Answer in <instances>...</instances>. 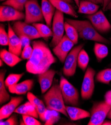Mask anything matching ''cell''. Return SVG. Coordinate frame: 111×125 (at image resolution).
<instances>
[{
  "label": "cell",
  "instance_id": "obj_36",
  "mask_svg": "<svg viewBox=\"0 0 111 125\" xmlns=\"http://www.w3.org/2000/svg\"><path fill=\"white\" fill-rule=\"evenodd\" d=\"M27 98L28 99L29 101L32 105H33L35 107L36 109L37 107L40 104L42 101L40 99H39L36 96H35L33 94L30 92L27 93Z\"/></svg>",
  "mask_w": 111,
  "mask_h": 125
},
{
  "label": "cell",
  "instance_id": "obj_14",
  "mask_svg": "<svg viewBox=\"0 0 111 125\" xmlns=\"http://www.w3.org/2000/svg\"><path fill=\"white\" fill-rule=\"evenodd\" d=\"M9 51L16 54L21 55L22 46L19 36L15 33L10 23L8 24Z\"/></svg>",
  "mask_w": 111,
  "mask_h": 125
},
{
  "label": "cell",
  "instance_id": "obj_15",
  "mask_svg": "<svg viewBox=\"0 0 111 125\" xmlns=\"http://www.w3.org/2000/svg\"><path fill=\"white\" fill-rule=\"evenodd\" d=\"M23 100V98L21 96L11 97L10 102L0 109V120H3L9 118Z\"/></svg>",
  "mask_w": 111,
  "mask_h": 125
},
{
  "label": "cell",
  "instance_id": "obj_13",
  "mask_svg": "<svg viewBox=\"0 0 111 125\" xmlns=\"http://www.w3.org/2000/svg\"><path fill=\"white\" fill-rule=\"evenodd\" d=\"M25 19V14L13 7L2 5L0 7V21L1 22L21 21Z\"/></svg>",
  "mask_w": 111,
  "mask_h": 125
},
{
  "label": "cell",
  "instance_id": "obj_19",
  "mask_svg": "<svg viewBox=\"0 0 111 125\" xmlns=\"http://www.w3.org/2000/svg\"><path fill=\"white\" fill-rule=\"evenodd\" d=\"M54 6L55 9L64 14L78 18V15L74 8L67 2L64 0H48Z\"/></svg>",
  "mask_w": 111,
  "mask_h": 125
},
{
  "label": "cell",
  "instance_id": "obj_49",
  "mask_svg": "<svg viewBox=\"0 0 111 125\" xmlns=\"http://www.w3.org/2000/svg\"><path fill=\"white\" fill-rule=\"evenodd\" d=\"M65 1H66V2H67L68 3H71L73 2L72 0H65Z\"/></svg>",
  "mask_w": 111,
  "mask_h": 125
},
{
  "label": "cell",
  "instance_id": "obj_37",
  "mask_svg": "<svg viewBox=\"0 0 111 125\" xmlns=\"http://www.w3.org/2000/svg\"><path fill=\"white\" fill-rule=\"evenodd\" d=\"M86 6H87L89 12V15H92L96 12L98 11L99 8V6L97 4H96L93 2L87 1H85L83 0Z\"/></svg>",
  "mask_w": 111,
  "mask_h": 125
},
{
  "label": "cell",
  "instance_id": "obj_12",
  "mask_svg": "<svg viewBox=\"0 0 111 125\" xmlns=\"http://www.w3.org/2000/svg\"><path fill=\"white\" fill-rule=\"evenodd\" d=\"M12 28L17 35L20 34H24L28 36L31 40L40 39L41 37L38 30L33 25L31 26L26 22L17 21L14 23Z\"/></svg>",
  "mask_w": 111,
  "mask_h": 125
},
{
  "label": "cell",
  "instance_id": "obj_17",
  "mask_svg": "<svg viewBox=\"0 0 111 125\" xmlns=\"http://www.w3.org/2000/svg\"><path fill=\"white\" fill-rule=\"evenodd\" d=\"M34 85V81L32 79L26 80L21 83L8 87L9 92L11 93L17 95L26 94L31 90Z\"/></svg>",
  "mask_w": 111,
  "mask_h": 125
},
{
  "label": "cell",
  "instance_id": "obj_30",
  "mask_svg": "<svg viewBox=\"0 0 111 125\" xmlns=\"http://www.w3.org/2000/svg\"><path fill=\"white\" fill-rule=\"evenodd\" d=\"M29 0H7L4 2L2 5L9 6L15 9L22 11L24 9L26 4Z\"/></svg>",
  "mask_w": 111,
  "mask_h": 125
},
{
  "label": "cell",
  "instance_id": "obj_44",
  "mask_svg": "<svg viewBox=\"0 0 111 125\" xmlns=\"http://www.w3.org/2000/svg\"><path fill=\"white\" fill-rule=\"evenodd\" d=\"M102 125H111V121H104Z\"/></svg>",
  "mask_w": 111,
  "mask_h": 125
},
{
  "label": "cell",
  "instance_id": "obj_42",
  "mask_svg": "<svg viewBox=\"0 0 111 125\" xmlns=\"http://www.w3.org/2000/svg\"><path fill=\"white\" fill-rule=\"evenodd\" d=\"M111 2V0H103V10H106V9L108 4Z\"/></svg>",
  "mask_w": 111,
  "mask_h": 125
},
{
  "label": "cell",
  "instance_id": "obj_23",
  "mask_svg": "<svg viewBox=\"0 0 111 125\" xmlns=\"http://www.w3.org/2000/svg\"><path fill=\"white\" fill-rule=\"evenodd\" d=\"M6 70H3L0 73V104H3L10 100V96L6 90L5 77Z\"/></svg>",
  "mask_w": 111,
  "mask_h": 125
},
{
  "label": "cell",
  "instance_id": "obj_7",
  "mask_svg": "<svg viewBox=\"0 0 111 125\" xmlns=\"http://www.w3.org/2000/svg\"><path fill=\"white\" fill-rule=\"evenodd\" d=\"M63 13L56 10L52 21V39L50 43L51 47H54L62 40L65 31Z\"/></svg>",
  "mask_w": 111,
  "mask_h": 125
},
{
  "label": "cell",
  "instance_id": "obj_50",
  "mask_svg": "<svg viewBox=\"0 0 111 125\" xmlns=\"http://www.w3.org/2000/svg\"><path fill=\"white\" fill-rule=\"evenodd\" d=\"M1 1H7V0H1Z\"/></svg>",
  "mask_w": 111,
  "mask_h": 125
},
{
  "label": "cell",
  "instance_id": "obj_26",
  "mask_svg": "<svg viewBox=\"0 0 111 125\" xmlns=\"http://www.w3.org/2000/svg\"><path fill=\"white\" fill-rule=\"evenodd\" d=\"M64 28L67 36L75 44H77L78 42V37L79 36L77 30L66 21L65 22Z\"/></svg>",
  "mask_w": 111,
  "mask_h": 125
},
{
  "label": "cell",
  "instance_id": "obj_43",
  "mask_svg": "<svg viewBox=\"0 0 111 125\" xmlns=\"http://www.w3.org/2000/svg\"><path fill=\"white\" fill-rule=\"evenodd\" d=\"M85 1H90L93 2L96 4H103V0H85Z\"/></svg>",
  "mask_w": 111,
  "mask_h": 125
},
{
  "label": "cell",
  "instance_id": "obj_33",
  "mask_svg": "<svg viewBox=\"0 0 111 125\" xmlns=\"http://www.w3.org/2000/svg\"><path fill=\"white\" fill-rule=\"evenodd\" d=\"M47 109V108L45 107V106L42 101H41L40 104L36 108V110L38 112L40 120L44 122H46V114Z\"/></svg>",
  "mask_w": 111,
  "mask_h": 125
},
{
  "label": "cell",
  "instance_id": "obj_41",
  "mask_svg": "<svg viewBox=\"0 0 111 125\" xmlns=\"http://www.w3.org/2000/svg\"><path fill=\"white\" fill-rule=\"evenodd\" d=\"M105 101L111 105V90L107 91L104 96Z\"/></svg>",
  "mask_w": 111,
  "mask_h": 125
},
{
  "label": "cell",
  "instance_id": "obj_20",
  "mask_svg": "<svg viewBox=\"0 0 111 125\" xmlns=\"http://www.w3.org/2000/svg\"><path fill=\"white\" fill-rule=\"evenodd\" d=\"M66 109L68 116L72 121H77L89 118L91 116L89 112L77 108L76 106H67Z\"/></svg>",
  "mask_w": 111,
  "mask_h": 125
},
{
  "label": "cell",
  "instance_id": "obj_28",
  "mask_svg": "<svg viewBox=\"0 0 111 125\" xmlns=\"http://www.w3.org/2000/svg\"><path fill=\"white\" fill-rule=\"evenodd\" d=\"M96 80L97 82L109 84L111 81V68H107L99 72L96 75Z\"/></svg>",
  "mask_w": 111,
  "mask_h": 125
},
{
  "label": "cell",
  "instance_id": "obj_31",
  "mask_svg": "<svg viewBox=\"0 0 111 125\" xmlns=\"http://www.w3.org/2000/svg\"><path fill=\"white\" fill-rule=\"evenodd\" d=\"M24 73L20 74H10L8 76L5 83L7 87L15 85L17 84L21 78L24 75Z\"/></svg>",
  "mask_w": 111,
  "mask_h": 125
},
{
  "label": "cell",
  "instance_id": "obj_22",
  "mask_svg": "<svg viewBox=\"0 0 111 125\" xmlns=\"http://www.w3.org/2000/svg\"><path fill=\"white\" fill-rule=\"evenodd\" d=\"M15 113L22 115H29L35 117L39 118L38 112L35 107L29 101L19 106L15 110Z\"/></svg>",
  "mask_w": 111,
  "mask_h": 125
},
{
  "label": "cell",
  "instance_id": "obj_3",
  "mask_svg": "<svg viewBox=\"0 0 111 125\" xmlns=\"http://www.w3.org/2000/svg\"><path fill=\"white\" fill-rule=\"evenodd\" d=\"M44 101L47 109L54 110L68 117L60 84H53L44 94Z\"/></svg>",
  "mask_w": 111,
  "mask_h": 125
},
{
  "label": "cell",
  "instance_id": "obj_25",
  "mask_svg": "<svg viewBox=\"0 0 111 125\" xmlns=\"http://www.w3.org/2000/svg\"><path fill=\"white\" fill-rule=\"evenodd\" d=\"M33 26L38 30L41 37L45 40H47L49 37L53 36V31L47 25L36 22L33 23Z\"/></svg>",
  "mask_w": 111,
  "mask_h": 125
},
{
  "label": "cell",
  "instance_id": "obj_48",
  "mask_svg": "<svg viewBox=\"0 0 111 125\" xmlns=\"http://www.w3.org/2000/svg\"><path fill=\"white\" fill-rule=\"evenodd\" d=\"M3 62H4V61L2 60V59H1V60H0V66H2L3 65Z\"/></svg>",
  "mask_w": 111,
  "mask_h": 125
},
{
  "label": "cell",
  "instance_id": "obj_9",
  "mask_svg": "<svg viewBox=\"0 0 111 125\" xmlns=\"http://www.w3.org/2000/svg\"><path fill=\"white\" fill-rule=\"evenodd\" d=\"M84 44H80L73 48L67 55L63 68V73L67 77H72L76 73L78 54Z\"/></svg>",
  "mask_w": 111,
  "mask_h": 125
},
{
  "label": "cell",
  "instance_id": "obj_46",
  "mask_svg": "<svg viewBox=\"0 0 111 125\" xmlns=\"http://www.w3.org/2000/svg\"><path fill=\"white\" fill-rule=\"evenodd\" d=\"M106 10H111V2L107 6V7L106 9Z\"/></svg>",
  "mask_w": 111,
  "mask_h": 125
},
{
  "label": "cell",
  "instance_id": "obj_38",
  "mask_svg": "<svg viewBox=\"0 0 111 125\" xmlns=\"http://www.w3.org/2000/svg\"><path fill=\"white\" fill-rule=\"evenodd\" d=\"M18 124L17 116L15 115H12L7 120L3 121L1 120L0 125H16Z\"/></svg>",
  "mask_w": 111,
  "mask_h": 125
},
{
  "label": "cell",
  "instance_id": "obj_40",
  "mask_svg": "<svg viewBox=\"0 0 111 125\" xmlns=\"http://www.w3.org/2000/svg\"><path fill=\"white\" fill-rule=\"evenodd\" d=\"M78 12L80 14H83L86 15H89L88 9L85 4L84 1H81L80 2L79 6L78 7Z\"/></svg>",
  "mask_w": 111,
  "mask_h": 125
},
{
  "label": "cell",
  "instance_id": "obj_21",
  "mask_svg": "<svg viewBox=\"0 0 111 125\" xmlns=\"http://www.w3.org/2000/svg\"><path fill=\"white\" fill-rule=\"evenodd\" d=\"M0 56L1 59L10 67H14L22 61V58L10 51H8L6 49L1 50Z\"/></svg>",
  "mask_w": 111,
  "mask_h": 125
},
{
  "label": "cell",
  "instance_id": "obj_16",
  "mask_svg": "<svg viewBox=\"0 0 111 125\" xmlns=\"http://www.w3.org/2000/svg\"><path fill=\"white\" fill-rule=\"evenodd\" d=\"M56 71L49 69L46 71L38 74V80L42 94L46 93L52 86L53 78Z\"/></svg>",
  "mask_w": 111,
  "mask_h": 125
},
{
  "label": "cell",
  "instance_id": "obj_47",
  "mask_svg": "<svg viewBox=\"0 0 111 125\" xmlns=\"http://www.w3.org/2000/svg\"><path fill=\"white\" fill-rule=\"evenodd\" d=\"M74 2H75V4H76V5L78 6V7H79V4H80V0H74Z\"/></svg>",
  "mask_w": 111,
  "mask_h": 125
},
{
  "label": "cell",
  "instance_id": "obj_11",
  "mask_svg": "<svg viewBox=\"0 0 111 125\" xmlns=\"http://www.w3.org/2000/svg\"><path fill=\"white\" fill-rule=\"evenodd\" d=\"M74 43L66 35H64L60 42L53 48V52L60 61L64 63L65 59L73 48Z\"/></svg>",
  "mask_w": 111,
  "mask_h": 125
},
{
  "label": "cell",
  "instance_id": "obj_34",
  "mask_svg": "<svg viewBox=\"0 0 111 125\" xmlns=\"http://www.w3.org/2000/svg\"><path fill=\"white\" fill-rule=\"evenodd\" d=\"M33 52V47L31 45H28L23 48L21 54V58L24 60H29Z\"/></svg>",
  "mask_w": 111,
  "mask_h": 125
},
{
  "label": "cell",
  "instance_id": "obj_2",
  "mask_svg": "<svg viewBox=\"0 0 111 125\" xmlns=\"http://www.w3.org/2000/svg\"><path fill=\"white\" fill-rule=\"evenodd\" d=\"M66 21L77 30L79 36L81 39L105 44L110 43L109 41L100 34L94 28L90 21L66 19Z\"/></svg>",
  "mask_w": 111,
  "mask_h": 125
},
{
  "label": "cell",
  "instance_id": "obj_18",
  "mask_svg": "<svg viewBox=\"0 0 111 125\" xmlns=\"http://www.w3.org/2000/svg\"><path fill=\"white\" fill-rule=\"evenodd\" d=\"M41 5L43 16L46 23L48 27H51L56 9L48 0H41Z\"/></svg>",
  "mask_w": 111,
  "mask_h": 125
},
{
  "label": "cell",
  "instance_id": "obj_52",
  "mask_svg": "<svg viewBox=\"0 0 111 125\" xmlns=\"http://www.w3.org/2000/svg\"><path fill=\"white\" fill-rule=\"evenodd\" d=\"M64 1H65V0H64Z\"/></svg>",
  "mask_w": 111,
  "mask_h": 125
},
{
  "label": "cell",
  "instance_id": "obj_10",
  "mask_svg": "<svg viewBox=\"0 0 111 125\" xmlns=\"http://www.w3.org/2000/svg\"><path fill=\"white\" fill-rule=\"evenodd\" d=\"M86 17L99 33H107L111 30V24L102 10L92 15H87Z\"/></svg>",
  "mask_w": 111,
  "mask_h": 125
},
{
  "label": "cell",
  "instance_id": "obj_32",
  "mask_svg": "<svg viewBox=\"0 0 111 125\" xmlns=\"http://www.w3.org/2000/svg\"><path fill=\"white\" fill-rule=\"evenodd\" d=\"M0 44L2 46L9 45V33L3 24L0 25Z\"/></svg>",
  "mask_w": 111,
  "mask_h": 125
},
{
  "label": "cell",
  "instance_id": "obj_5",
  "mask_svg": "<svg viewBox=\"0 0 111 125\" xmlns=\"http://www.w3.org/2000/svg\"><path fill=\"white\" fill-rule=\"evenodd\" d=\"M111 105L105 101L93 103L90 111V119L88 125H101L107 117Z\"/></svg>",
  "mask_w": 111,
  "mask_h": 125
},
{
  "label": "cell",
  "instance_id": "obj_45",
  "mask_svg": "<svg viewBox=\"0 0 111 125\" xmlns=\"http://www.w3.org/2000/svg\"><path fill=\"white\" fill-rule=\"evenodd\" d=\"M107 118L111 120V108L110 109V111L108 112V114L107 115Z\"/></svg>",
  "mask_w": 111,
  "mask_h": 125
},
{
  "label": "cell",
  "instance_id": "obj_51",
  "mask_svg": "<svg viewBox=\"0 0 111 125\" xmlns=\"http://www.w3.org/2000/svg\"><path fill=\"white\" fill-rule=\"evenodd\" d=\"M110 40H111V39H110Z\"/></svg>",
  "mask_w": 111,
  "mask_h": 125
},
{
  "label": "cell",
  "instance_id": "obj_24",
  "mask_svg": "<svg viewBox=\"0 0 111 125\" xmlns=\"http://www.w3.org/2000/svg\"><path fill=\"white\" fill-rule=\"evenodd\" d=\"M94 52L98 62H101L106 57L109 53L108 47L103 43L96 42L94 46Z\"/></svg>",
  "mask_w": 111,
  "mask_h": 125
},
{
  "label": "cell",
  "instance_id": "obj_39",
  "mask_svg": "<svg viewBox=\"0 0 111 125\" xmlns=\"http://www.w3.org/2000/svg\"><path fill=\"white\" fill-rule=\"evenodd\" d=\"M18 35L19 36V37H20V39L21 41L22 48H23L24 47H25L26 46H27L28 45L30 44V42L31 40L29 38L28 36L24 35V34H18Z\"/></svg>",
  "mask_w": 111,
  "mask_h": 125
},
{
  "label": "cell",
  "instance_id": "obj_1",
  "mask_svg": "<svg viewBox=\"0 0 111 125\" xmlns=\"http://www.w3.org/2000/svg\"><path fill=\"white\" fill-rule=\"evenodd\" d=\"M32 45L33 52L26 63V70L30 73L38 75L48 70L56 62V59L44 42L34 41Z\"/></svg>",
  "mask_w": 111,
  "mask_h": 125
},
{
  "label": "cell",
  "instance_id": "obj_29",
  "mask_svg": "<svg viewBox=\"0 0 111 125\" xmlns=\"http://www.w3.org/2000/svg\"><path fill=\"white\" fill-rule=\"evenodd\" d=\"M59 112L50 109H47L46 114L45 125H52L57 123L60 119Z\"/></svg>",
  "mask_w": 111,
  "mask_h": 125
},
{
  "label": "cell",
  "instance_id": "obj_35",
  "mask_svg": "<svg viewBox=\"0 0 111 125\" xmlns=\"http://www.w3.org/2000/svg\"><path fill=\"white\" fill-rule=\"evenodd\" d=\"M22 119L26 125H41V123L35 117L29 115H22Z\"/></svg>",
  "mask_w": 111,
  "mask_h": 125
},
{
  "label": "cell",
  "instance_id": "obj_8",
  "mask_svg": "<svg viewBox=\"0 0 111 125\" xmlns=\"http://www.w3.org/2000/svg\"><path fill=\"white\" fill-rule=\"evenodd\" d=\"M96 71L92 67H87L85 72L81 88V96L84 100L91 99L95 90L94 78Z\"/></svg>",
  "mask_w": 111,
  "mask_h": 125
},
{
  "label": "cell",
  "instance_id": "obj_27",
  "mask_svg": "<svg viewBox=\"0 0 111 125\" xmlns=\"http://www.w3.org/2000/svg\"><path fill=\"white\" fill-rule=\"evenodd\" d=\"M89 62V55L85 50L82 48L78 54L77 59V66L83 71H85L87 68Z\"/></svg>",
  "mask_w": 111,
  "mask_h": 125
},
{
  "label": "cell",
  "instance_id": "obj_6",
  "mask_svg": "<svg viewBox=\"0 0 111 125\" xmlns=\"http://www.w3.org/2000/svg\"><path fill=\"white\" fill-rule=\"evenodd\" d=\"M25 19L27 23H33L43 21L44 17L41 6L38 0H29L24 6Z\"/></svg>",
  "mask_w": 111,
  "mask_h": 125
},
{
  "label": "cell",
  "instance_id": "obj_4",
  "mask_svg": "<svg viewBox=\"0 0 111 125\" xmlns=\"http://www.w3.org/2000/svg\"><path fill=\"white\" fill-rule=\"evenodd\" d=\"M59 84L65 104L72 106H77L79 103L78 90L63 76L61 77Z\"/></svg>",
  "mask_w": 111,
  "mask_h": 125
}]
</instances>
